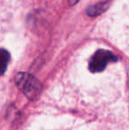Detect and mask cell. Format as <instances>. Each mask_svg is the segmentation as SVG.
Returning a JSON list of instances; mask_svg holds the SVG:
<instances>
[{"label":"cell","instance_id":"1","mask_svg":"<svg viewBox=\"0 0 129 130\" xmlns=\"http://www.w3.org/2000/svg\"><path fill=\"white\" fill-rule=\"evenodd\" d=\"M17 86L28 98H34L41 89V84L33 75L27 73H19L15 77Z\"/></svg>","mask_w":129,"mask_h":130},{"label":"cell","instance_id":"2","mask_svg":"<svg viewBox=\"0 0 129 130\" xmlns=\"http://www.w3.org/2000/svg\"><path fill=\"white\" fill-rule=\"evenodd\" d=\"M118 58L115 54L112 52L107 50H99L97 51L89 61V67L90 72L92 73H99L105 69L106 66L110 62L117 61Z\"/></svg>","mask_w":129,"mask_h":130},{"label":"cell","instance_id":"3","mask_svg":"<svg viewBox=\"0 0 129 130\" xmlns=\"http://www.w3.org/2000/svg\"><path fill=\"white\" fill-rule=\"evenodd\" d=\"M110 3H112L110 0H106V1L100 2L98 4L91 5L87 9V14L89 17H97V16L101 15L104 12H106L107 9H109Z\"/></svg>","mask_w":129,"mask_h":130},{"label":"cell","instance_id":"4","mask_svg":"<svg viewBox=\"0 0 129 130\" xmlns=\"http://www.w3.org/2000/svg\"><path fill=\"white\" fill-rule=\"evenodd\" d=\"M10 61V54L5 49H0V75L5 74Z\"/></svg>","mask_w":129,"mask_h":130},{"label":"cell","instance_id":"5","mask_svg":"<svg viewBox=\"0 0 129 130\" xmlns=\"http://www.w3.org/2000/svg\"><path fill=\"white\" fill-rule=\"evenodd\" d=\"M79 1H80V0H68V4H69V5L72 6V5H76V4H77Z\"/></svg>","mask_w":129,"mask_h":130}]
</instances>
